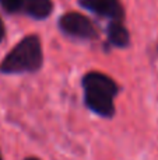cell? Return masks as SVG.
<instances>
[{
    "label": "cell",
    "mask_w": 158,
    "mask_h": 160,
    "mask_svg": "<svg viewBox=\"0 0 158 160\" xmlns=\"http://www.w3.org/2000/svg\"><path fill=\"white\" fill-rule=\"evenodd\" d=\"M108 39L116 47H126L129 44V32L120 20H114L108 25Z\"/></svg>",
    "instance_id": "cell-6"
},
{
    "label": "cell",
    "mask_w": 158,
    "mask_h": 160,
    "mask_svg": "<svg viewBox=\"0 0 158 160\" xmlns=\"http://www.w3.org/2000/svg\"><path fill=\"white\" fill-rule=\"evenodd\" d=\"M42 61L41 41L36 35H28L6 55L0 63V72L6 75L35 72L41 68Z\"/></svg>",
    "instance_id": "cell-2"
},
{
    "label": "cell",
    "mask_w": 158,
    "mask_h": 160,
    "mask_svg": "<svg viewBox=\"0 0 158 160\" xmlns=\"http://www.w3.org/2000/svg\"><path fill=\"white\" fill-rule=\"evenodd\" d=\"M4 32H6V30H4V24H3L2 18H0V42L3 41V38H4Z\"/></svg>",
    "instance_id": "cell-8"
},
{
    "label": "cell",
    "mask_w": 158,
    "mask_h": 160,
    "mask_svg": "<svg viewBox=\"0 0 158 160\" xmlns=\"http://www.w3.org/2000/svg\"><path fill=\"white\" fill-rule=\"evenodd\" d=\"M60 28L69 35L81 39H94L98 37L97 27L90 18L80 13H67L59 21Z\"/></svg>",
    "instance_id": "cell-3"
},
{
    "label": "cell",
    "mask_w": 158,
    "mask_h": 160,
    "mask_svg": "<svg viewBox=\"0 0 158 160\" xmlns=\"http://www.w3.org/2000/svg\"><path fill=\"white\" fill-rule=\"evenodd\" d=\"M84 98L87 107L101 117L115 114L114 98L118 94V84L109 76L100 72H90L83 79Z\"/></svg>",
    "instance_id": "cell-1"
},
{
    "label": "cell",
    "mask_w": 158,
    "mask_h": 160,
    "mask_svg": "<svg viewBox=\"0 0 158 160\" xmlns=\"http://www.w3.org/2000/svg\"><path fill=\"white\" fill-rule=\"evenodd\" d=\"M53 4L50 0H24L22 11L34 18H46L52 13Z\"/></svg>",
    "instance_id": "cell-5"
},
{
    "label": "cell",
    "mask_w": 158,
    "mask_h": 160,
    "mask_svg": "<svg viewBox=\"0 0 158 160\" xmlns=\"http://www.w3.org/2000/svg\"><path fill=\"white\" fill-rule=\"evenodd\" d=\"M22 3L24 0H0V6L7 13H16L18 10H22Z\"/></svg>",
    "instance_id": "cell-7"
},
{
    "label": "cell",
    "mask_w": 158,
    "mask_h": 160,
    "mask_svg": "<svg viewBox=\"0 0 158 160\" xmlns=\"http://www.w3.org/2000/svg\"><path fill=\"white\" fill-rule=\"evenodd\" d=\"M0 160H3V159H2V155H0Z\"/></svg>",
    "instance_id": "cell-10"
},
{
    "label": "cell",
    "mask_w": 158,
    "mask_h": 160,
    "mask_svg": "<svg viewBox=\"0 0 158 160\" xmlns=\"http://www.w3.org/2000/svg\"><path fill=\"white\" fill-rule=\"evenodd\" d=\"M25 160H39V159H35V158H30V159H25Z\"/></svg>",
    "instance_id": "cell-9"
},
{
    "label": "cell",
    "mask_w": 158,
    "mask_h": 160,
    "mask_svg": "<svg viewBox=\"0 0 158 160\" xmlns=\"http://www.w3.org/2000/svg\"><path fill=\"white\" fill-rule=\"evenodd\" d=\"M80 4L102 17L114 20H122L125 16L123 7L118 0H80Z\"/></svg>",
    "instance_id": "cell-4"
}]
</instances>
